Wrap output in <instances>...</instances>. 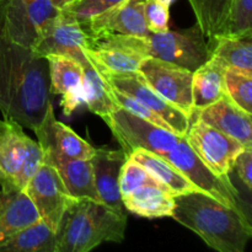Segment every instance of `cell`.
<instances>
[{
  "label": "cell",
  "instance_id": "18",
  "mask_svg": "<svg viewBox=\"0 0 252 252\" xmlns=\"http://www.w3.org/2000/svg\"><path fill=\"white\" fill-rule=\"evenodd\" d=\"M174 193L166 186L144 184L122 196L125 209L148 219L171 218L175 207Z\"/></svg>",
  "mask_w": 252,
  "mask_h": 252
},
{
  "label": "cell",
  "instance_id": "1",
  "mask_svg": "<svg viewBox=\"0 0 252 252\" xmlns=\"http://www.w3.org/2000/svg\"><path fill=\"white\" fill-rule=\"evenodd\" d=\"M103 122L127 157L137 148L148 150L171 164L204 193L246 213L236 187L218 179L197 157L185 135L152 125L122 107L111 113Z\"/></svg>",
  "mask_w": 252,
  "mask_h": 252
},
{
  "label": "cell",
  "instance_id": "14",
  "mask_svg": "<svg viewBox=\"0 0 252 252\" xmlns=\"http://www.w3.org/2000/svg\"><path fill=\"white\" fill-rule=\"evenodd\" d=\"M251 113L239 107L226 94L207 107L193 111L191 117L220 130L238 140L243 147L252 148Z\"/></svg>",
  "mask_w": 252,
  "mask_h": 252
},
{
  "label": "cell",
  "instance_id": "3",
  "mask_svg": "<svg viewBox=\"0 0 252 252\" xmlns=\"http://www.w3.org/2000/svg\"><path fill=\"white\" fill-rule=\"evenodd\" d=\"M171 218L199 236L213 250L244 252L252 238L246 213L213 198L204 192L175 196Z\"/></svg>",
  "mask_w": 252,
  "mask_h": 252
},
{
  "label": "cell",
  "instance_id": "11",
  "mask_svg": "<svg viewBox=\"0 0 252 252\" xmlns=\"http://www.w3.org/2000/svg\"><path fill=\"white\" fill-rule=\"evenodd\" d=\"M88 34L75 17L61 10L42 31L32 46V51L39 57L66 56L83 63L86 59L84 49L88 47Z\"/></svg>",
  "mask_w": 252,
  "mask_h": 252
},
{
  "label": "cell",
  "instance_id": "29",
  "mask_svg": "<svg viewBox=\"0 0 252 252\" xmlns=\"http://www.w3.org/2000/svg\"><path fill=\"white\" fill-rule=\"evenodd\" d=\"M219 36L251 38L252 0H231L223 33Z\"/></svg>",
  "mask_w": 252,
  "mask_h": 252
},
{
  "label": "cell",
  "instance_id": "36",
  "mask_svg": "<svg viewBox=\"0 0 252 252\" xmlns=\"http://www.w3.org/2000/svg\"><path fill=\"white\" fill-rule=\"evenodd\" d=\"M0 1H1V0H0Z\"/></svg>",
  "mask_w": 252,
  "mask_h": 252
},
{
  "label": "cell",
  "instance_id": "12",
  "mask_svg": "<svg viewBox=\"0 0 252 252\" xmlns=\"http://www.w3.org/2000/svg\"><path fill=\"white\" fill-rule=\"evenodd\" d=\"M143 1L144 0H127L81 21L80 25L88 34L89 41H97L112 34L144 37L152 33L144 19Z\"/></svg>",
  "mask_w": 252,
  "mask_h": 252
},
{
  "label": "cell",
  "instance_id": "6",
  "mask_svg": "<svg viewBox=\"0 0 252 252\" xmlns=\"http://www.w3.org/2000/svg\"><path fill=\"white\" fill-rule=\"evenodd\" d=\"M185 137L197 157L218 179L234 185L230 179L231 164L245 147L194 117H191Z\"/></svg>",
  "mask_w": 252,
  "mask_h": 252
},
{
  "label": "cell",
  "instance_id": "8",
  "mask_svg": "<svg viewBox=\"0 0 252 252\" xmlns=\"http://www.w3.org/2000/svg\"><path fill=\"white\" fill-rule=\"evenodd\" d=\"M33 132L42 150L43 162L52 166L66 160H90L95 153V147L70 127L57 120L52 102L47 107L42 122L34 128Z\"/></svg>",
  "mask_w": 252,
  "mask_h": 252
},
{
  "label": "cell",
  "instance_id": "2",
  "mask_svg": "<svg viewBox=\"0 0 252 252\" xmlns=\"http://www.w3.org/2000/svg\"><path fill=\"white\" fill-rule=\"evenodd\" d=\"M51 102L48 62L31 48L20 46L6 36L0 12V111L2 116L33 130L42 122Z\"/></svg>",
  "mask_w": 252,
  "mask_h": 252
},
{
  "label": "cell",
  "instance_id": "5",
  "mask_svg": "<svg viewBox=\"0 0 252 252\" xmlns=\"http://www.w3.org/2000/svg\"><path fill=\"white\" fill-rule=\"evenodd\" d=\"M97 41L107 46L135 52L143 58L152 57L172 63L189 71L198 69L211 57L208 41L197 22L184 30L171 31L169 29L159 33L152 32L144 37L112 34Z\"/></svg>",
  "mask_w": 252,
  "mask_h": 252
},
{
  "label": "cell",
  "instance_id": "34",
  "mask_svg": "<svg viewBox=\"0 0 252 252\" xmlns=\"http://www.w3.org/2000/svg\"><path fill=\"white\" fill-rule=\"evenodd\" d=\"M51 1H52V4H53L54 6L57 7V9L62 10V9H64V7H65L66 5L70 4V2L73 1V0H51Z\"/></svg>",
  "mask_w": 252,
  "mask_h": 252
},
{
  "label": "cell",
  "instance_id": "23",
  "mask_svg": "<svg viewBox=\"0 0 252 252\" xmlns=\"http://www.w3.org/2000/svg\"><path fill=\"white\" fill-rule=\"evenodd\" d=\"M128 158L145 167L153 176H155L165 186L169 187L174 196L192 193V192H203L193 182L189 181L185 175H182L179 170L175 169L171 164L148 150L137 148L129 153Z\"/></svg>",
  "mask_w": 252,
  "mask_h": 252
},
{
  "label": "cell",
  "instance_id": "28",
  "mask_svg": "<svg viewBox=\"0 0 252 252\" xmlns=\"http://www.w3.org/2000/svg\"><path fill=\"white\" fill-rule=\"evenodd\" d=\"M224 90L239 107L252 115V74L226 66Z\"/></svg>",
  "mask_w": 252,
  "mask_h": 252
},
{
  "label": "cell",
  "instance_id": "33",
  "mask_svg": "<svg viewBox=\"0 0 252 252\" xmlns=\"http://www.w3.org/2000/svg\"><path fill=\"white\" fill-rule=\"evenodd\" d=\"M234 169L245 185L246 189L251 191L252 189V148H244L235 157L231 164Z\"/></svg>",
  "mask_w": 252,
  "mask_h": 252
},
{
  "label": "cell",
  "instance_id": "31",
  "mask_svg": "<svg viewBox=\"0 0 252 252\" xmlns=\"http://www.w3.org/2000/svg\"><path fill=\"white\" fill-rule=\"evenodd\" d=\"M112 94H113V97H115V100L117 101V103L120 105V107L125 108L126 111L130 112L132 115L137 116V117L142 118V120L148 121V122H150L152 125L159 126V127L166 128V129L171 130L170 129L169 126L166 125V122H165L162 118H160L159 116L154 112V111H152L150 108H148L147 106L143 105V103L139 102L138 100H135L134 97H132V96L122 93V91L116 90V89H113V88H112Z\"/></svg>",
  "mask_w": 252,
  "mask_h": 252
},
{
  "label": "cell",
  "instance_id": "21",
  "mask_svg": "<svg viewBox=\"0 0 252 252\" xmlns=\"http://www.w3.org/2000/svg\"><path fill=\"white\" fill-rule=\"evenodd\" d=\"M84 70L83 76V93L84 103L86 107L102 120L117 111L120 105L115 100L112 94V88L105 76L96 69L86 56L85 61L81 63Z\"/></svg>",
  "mask_w": 252,
  "mask_h": 252
},
{
  "label": "cell",
  "instance_id": "7",
  "mask_svg": "<svg viewBox=\"0 0 252 252\" xmlns=\"http://www.w3.org/2000/svg\"><path fill=\"white\" fill-rule=\"evenodd\" d=\"M0 12L6 36L20 46L32 48L61 10L51 0H1Z\"/></svg>",
  "mask_w": 252,
  "mask_h": 252
},
{
  "label": "cell",
  "instance_id": "20",
  "mask_svg": "<svg viewBox=\"0 0 252 252\" xmlns=\"http://www.w3.org/2000/svg\"><path fill=\"white\" fill-rule=\"evenodd\" d=\"M226 65L217 57L211 56L208 61L193 71L192 96L193 111L207 107L225 94L224 75Z\"/></svg>",
  "mask_w": 252,
  "mask_h": 252
},
{
  "label": "cell",
  "instance_id": "30",
  "mask_svg": "<svg viewBox=\"0 0 252 252\" xmlns=\"http://www.w3.org/2000/svg\"><path fill=\"white\" fill-rule=\"evenodd\" d=\"M125 1L127 0H73L62 11L81 22Z\"/></svg>",
  "mask_w": 252,
  "mask_h": 252
},
{
  "label": "cell",
  "instance_id": "9",
  "mask_svg": "<svg viewBox=\"0 0 252 252\" xmlns=\"http://www.w3.org/2000/svg\"><path fill=\"white\" fill-rule=\"evenodd\" d=\"M138 73L153 90L157 91L165 100L182 111L191 120L193 113V71L148 57L142 61L138 68Z\"/></svg>",
  "mask_w": 252,
  "mask_h": 252
},
{
  "label": "cell",
  "instance_id": "27",
  "mask_svg": "<svg viewBox=\"0 0 252 252\" xmlns=\"http://www.w3.org/2000/svg\"><path fill=\"white\" fill-rule=\"evenodd\" d=\"M207 41L223 33L231 0H189Z\"/></svg>",
  "mask_w": 252,
  "mask_h": 252
},
{
  "label": "cell",
  "instance_id": "17",
  "mask_svg": "<svg viewBox=\"0 0 252 252\" xmlns=\"http://www.w3.org/2000/svg\"><path fill=\"white\" fill-rule=\"evenodd\" d=\"M122 149L111 150L107 148H95L93 158L94 179L101 202L110 208L125 213L120 189L121 170L127 160Z\"/></svg>",
  "mask_w": 252,
  "mask_h": 252
},
{
  "label": "cell",
  "instance_id": "32",
  "mask_svg": "<svg viewBox=\"0 0 252 252\" xmlns=\"http://www.w3.org/2000/svg\"><path fill=\"white\" fill-rule=\"evenodd\" d=\"M170 7L165 6L159 0H144L143 1V12L150 32H165L169 30Z\"/></svg>",
  "mask_w": 252,
  "mask_h": 252
},
{
  "label": "cell",
  "instance_id": "25",
  "mask_svg": "<svg viewBox=\"0 0 252 252\" xmlns=\"http://www.w3.org/2000/svg\"><path fill=\"white\" fill-rule=\"evenodd\" d=\"M56 233L42 220L20 230L0 248V252H56Z\"/></svg>",
  "mask_w": 252,
  "mask_h": 252
},
{
  "label": "cell",
  "instance_id": "24",
  "mask_svg": "<svg viewBox=\"0 0 252 252\" xmlns=\"http://www.w3.org/2000/svg\"><path fill=\"white\" fill-rule=\"evenodd\" d=\"M54 167L58 170L69 194L73 198L102 203L95 186L93 165L90 160H66Z\"/></svg>",
  "mask_w": 252,
  "mask_h": 252
},
{
  "label": "cell",
  "instance_id": "26",
  "mask_svg": "<svg viewBox=\"0 0 252 252\" xmlns=\"http://www.w3.org/2000/svg\"><path fill=\"white\" fill-rule=\"evenodd\" d=\"M211 56L220 59L226 66L252 74L251 38L217 36L208 43Z\"/></svg>",
  "mask_w": 252,
  "mask_h": 252
},
{
  "label": "cell",
  "instance_id": "16",
  "mask_svg": "<svg viewBox=\"0 0 252 252\" xmlns=\"http://www.w3.org/2000/svg\"><path fill=\"white\" fill-rule=\"evenodd\" d=\"M49 69V90L51 95L62 96L64 116H70L81 103H84L81 63L66 56L46 57Z\"/></svg>",
  "mask_w": 252,
  "mask_h": 252
},
{
  "label": "cell",
  "instance_id": "13",
  "mask_svg": "<svg viewBox=\"0 0 252 252\" xmlns=\"http://www.w3.org/2000/svg\"><path fill=\"white\" fill-rule=\"evenodd\" d=\"M100 73L105 76L111 88L132 96L148 108L154 111L160 118L166 122L171 132L180 135L186 134L189 121H191L189 117H187L182 111L171 105L169 101L165 100L157 91L153 90L138 71L130 74H107L102 71Z\"/></svg>",
  "mask_w": 252,
  "mask_h": 252
},
{
  "label": "cell",
  "instance_id": "35",
  "mask_svg": "<svg viewBox=\"0 0 252 252\" xmlns=\"http://www.w3.org/2000/svg\"><path fill=\"white\" fill-rule=\"evenodd\" d=\"M159 1L161 2V4H164L165 6L170 7V6H171V4H172V2L175 1V0H159Z\"/></svg>",
  "mask_w": 252,
  "mask_h": 252
},
{
  "label": "cell",
  "instance_id": "19",
  "mask_svg": "<svg viewBox=\"0 0 252 252\" xmlns=\"http://www.w3.org/2000/svg\"><path fill=\"white\" fill-rule=\"evenodd\" d=\"M38 220V212L26 192L0 191V248L15 234Z\"/></svg>",
  "mask_w": 252,
  "mask_h": 252
},
{
  "label": "cell",
  "instance_id": "22",
  "mask_svg": "<svg viewBox=\"0 0 252 252\" xmlns=\"http://www.w3.org/2000/svg\"><path fill=\"white\" fill-rule=\"evenodd\" d=\"M84 52L96 69L107 74L137 73L144 59L135 52L107 46L100 41L88 42Z\"/></svg>",
  "mask_w": 252,
  "mask_h": 252
},
{
  "label": "cell",
  "instance_id": "15",
  "mask_svg": "<svg viewBox=\"0 0 252 252\" xmlns=\"http://www.w3.org/2000/svg\"><path fill=\"white\" fill-rule=\"evenodd\" d=\"M33 139L24 132V127L12 120H0V186L1 191L14 192L15 180L19 175Z\"/></svg>",
  "mask_w": 252,
  "mask_h": 252
},
{
  "label": "cell",
  "instance_id": "4",
  "mask_svg": "<svg viewBox=\"0 0 252 252\" xmlns=\"http://www.w3.org/2000/svg\"><path fill=\"white\" fill-rule=\"evenodd\" d=\"M126 226L127 217L123 212L103 203L76 199L56 231V252H89L103 243H122Z\"/></svg>",
  "mask_w": 252,
  "mask_h": 252
},
{
  "label": "cell",
  "instance_id": "10",
  "mask_svg": "<svg viewBox=\"0 0 252 252\" xmlns=\"http://www.w3.org/2000/svg\"><path fill=\"white\" fill-rule=\"evenodd\" d=\"M25 192L36 207L41 220L54 233L66 209L76 201L69 194L58 170L46 162L39 166Z\"/></svg>",
  "mask_w": 252,
  "mask_h": 252
}]
</instances>
